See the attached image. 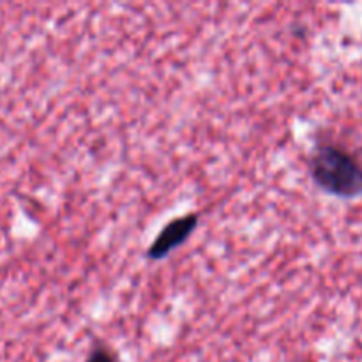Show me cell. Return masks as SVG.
I'll list each match as a JSON object with an SVG mask.
<instances>
[{
    "instance_id": "1",
    "label": "cell",
    "mask_w": 362,
    "mask_h": 362,
    "mask_svg": "<svg viewBox=\"0 0 362 362\" xmlns=\"http://www.w3.org/2000/svg\"><path fill=\"white\" fill-rule=\"evenodd\" d=\"M308 172L315 186L331 197H362V161L349 148L336 144H317L308 159Z\"/></svg>"
},
{
    "instance_id": "2",
    "label": "cell",
    "mask_w": 362,
    "mask_h": 362,
    "mask_svg": "<svg viewBox=\"0 0 362 362\" xmlns=\"http://www.w3.org/2000/svg\"><path fill=\"white\" fill-rule=\"evenodd\" d=\"M198 223H200V216L198 214H186L170 221L168 225L159 232V235L156 237L154 243L148 246L147 253H145L147 260H165L172 251H175L177 247L182 246V244L193 235L194 230L198 228Z\"/></svg>"
},
{
    "instance_id": "3",
    "label": "cell",
    "mask_w": 362,
    "mask_h": 362,
    "mask_svg": "<svg viewBox=\"0 0 362 362\" xmlns=\"http://www.w3.org/2000/svg\"><path fill=\"white\" fill-rule=\"evenodd\" d=\"M85 362H117V357L110 349H106V346L103 345H98L92 349V352L88 354V357L85 359Z\"/></svg>"
}]
</instances>
